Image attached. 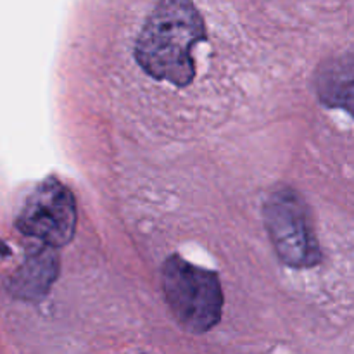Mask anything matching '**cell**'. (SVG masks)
<instances>
[{
    "instance_id": "cell-1",
    "label": "cell",
    "mask_w": 354,
    "mask_h": 354,
    "mask_svg": "<svg viewBox=\"0 0 354 354\" xmlns=\"http://www.w3.org/2000/svg\"><path fill=\"white\" fill-rule=\"evenodd\" d=\"M204 40V21L182 0L156 3L135 44L138 66L159 82L187 86L196 75L194 50Z\"/></svg>"
},
{
    "instance_id": "cell-2",
    "label": "cell",
    "mask_w": 354,
    "mask_h": 354,
    "mask_svg": "<svg viewBox=\"0 0 354 354\" xmlns=\"http://www.w3.org/2000/svg\"><path fill=\"white\" fill-rule=\"evenodd\" d=\"M162 287L173 315L187 330L203 334L220 322L223 294L213 272L171 256L162 268Z\"/></svg>"
},
{
    "instance_id": "cell-3",
    "label": "cell",
    "mask_w": 354,
    "mask_h": 354,
    "mask_svg": "<svg viewBox=\"0 0 354 354\" xmlns=\"http://www.w3.org/2000/svg\"><path fill=\"white\" fill-rule=\"evenodd\" d=\"M16 227L44 245L62 248L75 235V197L57 180H45L23 203Z\"/></svg>"
},
{
    "instance_id": "cell-4",
    "label": "cell",
    "mask_w": 354,
    "mask_h": 354,
    "mask_svg": "<svg viewBox=\"0 0 354 354\" xmlns=\"http://www.w3.org/2000/svg\"><path fill=\"white\" fill-rule=\"evenodd\" d=\"M266 223L280 258L292 266L317 263V241L306 213L292 194H277L266 206Z\"/></svg>"
},
{
    "instance_id": "cell-5",
    "label": "cell",
    "mask_w": 354,
    "mask_h": 354,
    "mask_svg": "<svg viewBox=\"0 0 354 354\" xmlns=\"http://www.w3.org/2000/svg\"><path fill=\"white\" fill-rule=\"evenodd\" d=\"M317 90L328 107L348 111L354 118V57L330 59L317 75Z\"/></svg>"
},
{
    "instance_id": "cell-6",
    "label": "cell",
    "mask_w": 354,
    "mask_h": 354,
    "mask_svg": "<svg viewBox=\"0 0 354 354\" xmlns=\"http://www.w3.org/2000/svg\"><path fill=\"white\" fill-rule=\"evenodd\" d=\"M47 263H48L47 259L41 258V256H38V258L28 261L26 265L23 266V270L19 272V275H17V289L26 290V292L40 289L41 283L47 280L45 279V275L48 273V272H45V268H47Z\"/></svg>"
}]
</instances>
